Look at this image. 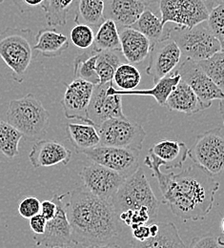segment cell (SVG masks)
Here are the masks:
<instances>
[{"label":"cell","mask_w":224,"mask_h":248,"mask_svg":"<svg viewBox=\"0 0 224 248\" xmlns=\"http://www.w3.org/2000/svg\"><path fill=\"white\" fill-rule=\"evenodd\" d=\"M197 64L200 66L206 76L218 85L222 90L224 88V51L218 52L210 58L198 61Z\"/></svg>","instance_id":"cell-34"},{"label":"cell","mask_w":224,"mask_h":248,"mask_svg":"<svg viewBox=\"0 0 224 248\" xmlns=\"http://www.w3.org/2000/svg\"><path fill=\"white\" fill-rule=\"evenodd\" d=\"M208 30L224 46V5L219 4L212 8L206 19Z\"/></svg>","instance_id":"cell-36"},{"label":"cell","mask_w":224,"mask_h":248,"mask_svg":"<svg viewBox=\"0 0 224 248\" xmlns=\"http://www.w3.org/2000/svg\"><path fill=\"white\" fill-rule=\"evenodd\" d=\"M141 81L139 70L133 64L121 63L116 70L113 81L121 91L135 89Z\"/></svg>","instance_id":"cell-32"},{"label":"cell","mask_w":224,"mask_h":248,"mask_svg":"<svg viewBox=\"0 0 224 248\" xmlns=\"http://www.w3.org/2000/svg\"><path fill=\"white\" fill-rule=\"evenodd\" d=\"M100 145L141 151L146 138L144 128L134 122L126 119H111L96 127Z\"/></svg>","instance_id":"cell-8"},{"label":"cell","mask_w":224,"mask_h":248,"mask_svg":"<svg viewBox=\"0 0 224 248\" xmlns=\"http://www.w3.org/2000/svg\"><path fill=\"white\" fill-rule=\"evenodd\" d=\"M3 1H4V0H0V4H1V3H3Z\"/></svg>","instance_id":"cell-47"},{"label":"cell","mask_w":224,"mask_h":248,"mask_svg":"<svg viewBox=\"0 0 224 248\" xmlns=\"http://www.w3.org/2000/svg\"><path fill=\"white\" fill-rule=\"evenodd\" d=\"M57 203L54 200H47L41 202L40 204V214L45 217L47 220L55 217L57 213Z\"/></svg>","instance_id":"cell-42"},{"label":"cell","mask_w":224,"mask_h":248,"mask_svg":"<svg viewBox=\"0 0 224 248\" xmlns=\"http://www.w3.org/2000/svg\"><path fill=\"white\" fill-rule=\"evenodd\" d=\"M68 194L54 195L52 200L57 203V213L55 217L47 220L45 231L41 235H35L33 240L36 247L60 248L72 247V232L67 217L64 198Z\"/></svg>","instance_id":"cell-14"},{"label":"cell","mask_w":224,"mask_h":248,"mask_svg":"<svg viewBox=\"0 0 224 248\" xmlns=\"http://www.w3.org/2000/svg\"><path fill=\"white\" fill-rule=\"evenodd\" d=\"M93 48L97 52L120 51L119 33L117 24L111 19H104L95 32Z\"/></svg>","instance_id":"cell-29"},{"label":"cell","mask_w":224,"mask_h":248,"mask_svg":"<svg viewBox=\"0 0 224 248\" xmlns=\"http://www.w3.org/2000/svg\"><path fill=\"white\" fill-rule=\"evenodd\" d=\"M139 1H141V2L145 3L149 8H150V7H152V6L158 5V2H159V0H139Z\"/></svg>","instance_id":"cell-45"},{"label":"cell","mask_w":224,"mask_h":248,"mask_svg":"<svg viewBox=\"0 0 224 248\" xmlns=\"http://www.w3.org/2000/svg\"><path fill=\"white\" fill-rule=\"evenodd\" d=\"M178 66L179 67L174 71L179 75L183 82L190 86L204 110L210 108L214 100H220L221 108L223 107L224 90L206 76L197 62L184 59L183 62Z\"/></svg>","instance_id":"cell-10"},{"label":"cell","mask_w":224,"mask_h":248,"mask_svg":"<svg viewBox=\"0 0 224 248\" xmlns=\"http://www.w3.org/2000/svg\"><path fill=\"white\" fill-rule=\"evenodd\" d=\"M104 0H78L75 22L98 27L104 21Z\"/></svg>","instance_id":"cell-28"},{"label":"cell","mask_w":224,"mask_h":248,"mask_svg":"<svg viewBox=\"0 0 224 248\" xmlns=\"http://www.w3.org/2000/svg\"><path fill=\"white\" fill-rule=\"evenodd\" d=\"M73 2L74 0H47L43 11L49 27L64 26Z\"/></svg>","instance_id":"cell-33"},{"label":"cell","mask_w":224,"mask_h":248,"mask_svg":"<svg viewBox=\"0 0 224 248\" xmlns=\"http://www.w3.org/2000/svg\"><path fill=\"white\" fill-rule=\"evenodd\" d=\"M65 204L75 245L87 248L112 243L123 231L111 202L97 198L84 188L74 190Z\"/></svg>","instance_id":"cell-2"},{"label":"cell","mask_w":224,"mask_h":248,"mask_svg":"<svg viewBox=\"0 0 224 248\" xmlns=\"http://www.w3.org/2000/svg\"><path fill=\"white\" fill-rule=\"evenodd\" d=\"M75 248L73 247H60V248Z\"/></svg>","instance_id":"cell-46"},{"label":"cell","mask_w":224,"mask_h":248,"mask_svg":"<svg viewBox=\"0 0 224 248\" xmlns=\"http://www.w3.org/2000/svg\"><path fill=\"white\" fill-rule=\"evenodd\" d=\"M40 201L35 197H26L18 204V213L24 218H31L40 212Z\"/></svg>","instance_id":"cell-37"},{"label":"cell","mask_w":224,"mask_h":248,"mask_svg":"<svg viewBox=\"0 0 224 248\" xmlns=\"http://www.w3.org/2000/svg\"><path fill=\"white\" fill-rule=\"evenodd\" d=\"M131 27L145 35L151 41L152 45L170 37L169 28H165L160 17L149 8L143 11Z\"/></svg>","instance_id":"cell-25"},{"label":"cell","mask_w":224,"mask_h":248,"mask_svg":"<svg viewBox=\"0 0 224 248\" xmlns=\"http://www.w3.org/2000/svg\"><path fill=\"white\" fill-rule=\"evenodd\" d=\"M80 177L85 190L110 202L126 179L119 173L95 162L85 166L80 172Z\"/></svg>","instance_id":"cell-13"},{"label":"cell","mask_w":224,"mask_h":248,"mask_svg":"<svg viewBox=\"0 0 224 248\" xmlns=\"http://www.w3.org/2000/svg\"><path fill=\"white\" fill-rule=\"evenodd\" d=\"M132 229V235L134 240L138 242H143L151 238V232H150V226L149 224H139V225H134L131 227Z\"/></svg>","instance_id":"cell-40"},{"label":"cell","mask_w":224,"mask_h":248,"mask_svg":"<svg viewBox=\"0 0 224 248\" xmlns=\"http://www.w3.org/2000/svg\"><path fill=\"white\" fill-rule=\"evenodd\" d=\"M180 80V77L178 73L173 71L168 76L161 78L158 82L155 83V86L151 89H143V90H131V91H121L117 90L113 87V92L119 95H150L153 96L160 106H164L167 97L171 92L175 89L178 83Z\"/></svg>","instance_id":"cell-26"},{"label":"cell","mask_w":224,"mask_h":248,"mask_svg":"<svg viewBox=\"0 0 224 248\" xmlns=\"http://www.w3.org/2000/svg\"><path fill=\"white\" fill-rule=\"evenodd\" d=\"M120 51H102L97 55L96 72L99 78L98 84L112 82L117 68L122 63Z\"/></svg>","instance_id":"cell-30"},{"label":"cell","mask_w":224,"mask_h":248,"mask_svg":"<svg viewBox=\"0 0 224 248\" xmlns=\"http://www.w3.org/2000/svg\"><path fill=\"white\" fill-rule=\"evenodd\" d=\"M22 138V135L14 126L0 121V153L8 158L18 155V146Z\"/></svg>","instance_id":"cell-31"},{"label":"cell","mask_w":224,"mask_h":248,"mask_svg":"<svg viewBox=\"0 0 224 248\" xmlns=\"http://www.w3.org/2000/svg\"><path fill=\"white\" fill-rule=\"evenodd\" d=\"M30 228L35 235H41L45 231L47 219L43 217L40 213L34 215L33 217L29 218Z\"/></svg>","instance_id":"cell-41"},{"label":"cell","mask_w":224,"mask_h":248,"mask_svg":"<svg viewBox=\"0 0 224 248\" xmlns=\"http://www.w3.org/2000/svg\"><path fill=\"white\" fill-rule=\"evenodd\" d=\"M169 36L180 50L183 59L198 62L224 51V46L208 30L204 22L192 28L169 27Z\"/></svg>","instance_id":"cell-6"},{"label":"cell","mask_w":224,"mask_h":248,"mask_svg":"<svg viewBox=\"0 0 224 248\" xmlns=\"http://www.w3.org/2000/svg\"><path fill=\"white\" fill-rule=\"evenodd\" d=\"M223 238V235L218 237L212 234H207L205 236L193 239L188 248H222L224 245Z\"/></svg>","instance_id":"cell-38"},{"label":"cell","mask_w":224,"mask_h":248,"mask_svg":"<svg viewBox=\"0 0 224 248\" xmlns=\"http://www.w3.org/2000/svg\"><path fill=\"white\" fill-rule=\"evenodd\" d=\"M84 248H123L120 247L119 245H117L115 243H108V244H104V245H99V246H91V247H87Z\"/></svg>","instance_id":"cell-43"},{"label":"cell","mask_w":224,"mask_h":248,"mask_svg":"<svg viewBox=\"0 0 224 248\" xmlns=\"http://www.w3.org/2000/svg\"><path fill=\"white\" fill-rule=\"evenodd\" d=\"M69 40L72 44L81 50L90 48L95 40V31L86 24H76L70 31Z\"/></svg>","instance_id":"cell-35"},{"label":"cell","mask_w":224,"mask_h":248,"mask_svg":"<svg viewBox=\"0 0 224 248\" xmlns=\"http://www.w3.org/2000/svg\"><path fill=\"white\" fill-rule=\"evenodd\" d=\"M111 203L117 215L124 211H138L147 214L153 222L158 217L159 202L141 168L124 180Z\"/></svg>","instance_id":"cell-3"},{"label":"cell","mask_w":224,"mask_h":248,"mask_svg":"<svg viewBox=\"0 0 224 248\" xmlns=\"http://www.w3.org/2000/svg\"><path fill=\"white\" fill-rule=\"evenodd\" d=\"M72 152L64 145L56 140H37L29 154V159L33 168L52 167L57 164H68Z\"/></svg>","instance_id":"cell-18"},{"label":"cell","mask_w":224,"mask_h":248,"mask_svg":"<svg viewBox=\"0 0 224 248\" xmlns=\"http://www.w3.org/2000/svg\"><path fill=\"white\" fill-rule=\"evenodd\" d=\"M7 123L14 126L28 140H40L48 132L49 113L32 93L13 99L7 111Z\"/></svg>","instance_id":"cell-5"},{"label":"cell","mask_w":224,"mask_h":248,"mask_svg":"<svg viewBox=\"0 0 224 248\" xmlns=\"http://www.w3.org/2000/svg\"><path fill=\"white\" fill-rule=\"evenodd\" d=\"M139 153L134 149L104 145H98L82 152L93 162L114 170L125 178L139 168Z\"/></svg>","instance_id":"cell-12"},{"label":"cell","mask_w":224,"mask_h":248,"mask_svg":"<svg viewBox=\"0 0 224 248\" xmlns=\"http://www.w3.org/2000/svg\"><path fill=\"white\" fill-rule=\"evenodd\" d=\"M99 52L93 46L79 53L74 61V77L88 81L94 85L99 83L96 72V62Z\"/></svg>","instance_id":"cell-27"},{"label":"cell","mask_w":224,"mask_h":248,"mask_svg":"<svg viewBox=\"0 0 224 248\" xmlns=\"http://www.w3.org/2000/svg\"><path fill=\"white\" fill-rule=\"evenodd\" d=\"M34 51L49 59L61 56L70 46L69 37L52 28L39 30L34 36Z\"/></svg>","instance_id":"cell-22"},{"label":"cell","mask_w":224,"mask_h":248,"mask_svg":"<svg viewBox=\"0 0 224 248\" xmlns=\"http://www.w3.org/2000/svg\"><path fill=\"white\" fill-rule=\"evenodd\" d=\"M204 3L206 4L207 8L209 9V12L212 8H214L215 6L219 5V4H224V0H203Z\"/></svg>","instance_id":"cell-44"},{"label":"cell","mask_w":224,"mask_h":248,"mask_svg":"<svg viewBox=\"0 0 224 248\" xmlns=\"http://www.w3.org/2000/svg\"><path fill=\"white\" fill-rule=\"evenodd\" d=\"M94 84L80 78H75L66 85L61 105L65 117L68 120H79L85 124H92L88 118V106L94 90Z\"/></svg>","instance_id":"cell-16"},{"label":"cell","mask_w":224,"mask_h":248,"mask_svg":"<svg viewBox=\"0 0 224 248\" xmlns=\"http://www.w3.org/2000/svg\"><path fill=\"white\" fill-rule=\"evenodd\" d=\"M149 56L150 60L146 73L153 78L154 83L171 74L182 58L179 48L170 37L154 43Z\"/></svg>","instance_id":"cell-17"},{"label":"cell","mask_w":224,"mask_h":248,"mask_svg":"<svg viewBox=\"0 0 224 248\" xmlns=\"http://www.w3.org/2000/svg\"><path fill=\"white\" fill-rule=\"evenodd\" d=\"M146 8L149 7L139 0H104L103 16L118 27H131Z\"/></svg>","instance_id":"cell-20"},{"label":"cell","mask_w":224,"mask_h":248,"mask_svg":"<svg viewBox=\"0 0 224 248\" xmlns=\"http://www.w3.org/2000/svg\"><path fill=\"white\" fill-rule=\"evenodd\" d=\"M68 140L77 153L100 145V138L96 126L88 124H68L66 126Z\"/></svg>","instance_id":"cell-24"},{"label":"cell","mask_w":224,"mask_h":248,"mask_svg":"<svg viewBox=\"0 0 224 248\" xmlns=\"http://www.w3.org/2000/svg\"><path fill=\"white\" fill-rule=\"evenodd\" d=\"M188 147L178 140H161L150 148L144 159V164L153 171V176L166 169L181 168L188 156Z\"/></svg>","instance_id":"cell-15"},{"label":"cell","mask_w":224,"mask_h":248,"mask_svg":"<svg viewBox=\"0 0 224 248\" xmlns=\"http://www.w3.org/2000/svg\"><path fill=\"white\" fill-rule=\"evenodd\" d=\"M164 107L171 111L179 112L188 116L204 110L202 104L190 86L181 79L167 97Z\"/></svg>","instance_id":"cell-21"},{"label":"cell","mask_w":224,"mask_h":248,"mask_svg":"<svg viewBox=\"0 0 224 248\" xmlns=\"http://www.w3.org/2000/svg\"><path fill=\"white\" fill-rule=\"evenodd\" d=\"M113 87V82L94 86L87 113L96 127L111 119H126L122 110V95L114 93Z\"/></svg>","instance_id":"cell-11"},{"label":"cell","mask_w":224,"mask_h":248,"mask_svg":"<svg viewBox=\"0 0 224 248\" xmlns=\"http://www.w3.org/2000/svg\"><path fill=\"white\" fill-rule=\"evenodd\" d=\"M161 22L174 23L180 28H192L205 22L209 9L203 0H159Z\"/></svg>","instance_id":"cell-9"},{"label":"cell","mask_w":224,"mask_h":248,"mask_svg":"<svg viewBox=\"0 0 224 248\" xmlns=\"http://www.w3.org/2000/svg\"><path fill=\"white\" fill-rule=\"evenodd\" d=\"M14 2L21 13H26L36 8L44 10L47 0H14Z\"/></svg>","instance_id":"cell-39"},{"label":"cell","mask_w":224,"mask_h":248,"mask_svg":"<svg viewBox=\"0 0 224 248\" xmlns=\"http://www.w3.org/2000/svg\"><path fill=\"white\" fill-rule=\"evenodd\" d=\"M132 248H188L173 222L160 225L159 233L146 241H132Z\"/></svg>","instance_id":"cell-23"},{"label":"cell","mask_w":224,"mask_h":248,"mask_svg":"<svg viewBox=\"0 0 224 248\" xmlns=\"http://www.w3.org/2000/svg\"><path fill=\"white\" fill-rule=\"evenodd\" d=\"M188 156L194 163L201 166L211 175L223 172L224 165V130L221 125L198 135Z\"/></svg>","instance_id":"cell-7"},{"label":"cell","mask_w":224,"mask_h":248,"mask_svg":"<svg viewBox=\"0 0 224 248\" xmlns=\"http://www.w3.org/2000/svg\"><path fill=\"white\" fill-rule=\"evenodd\" d=\"M120 41V52L130 64L144 62L151 51V41L141 32L132 27H118Z\"/></svg>","instance_id":"cell-19"},{"label":"cell","mask_w":224,"mask_h":248,"mask_svg":"<svg viewBox=\"0 0 224 248\" xmlns=\"http://www.w3.org/2000/svg\"><path fill=\"white\" fill-rule=\"evenodd\" d=\"M154 177L162 202L182 221L202 219L211 212L220 183L201 166L193 163L179 174L160 171Z\"/></svg>","instance_id":"cell-1"},{"label":"cell","mask_w":224,"mask_h":248,"mask_svg":"<svg viewBox=\"0 0 224 248\" xmlns=\"http://www.w3.org/2000/svg\"><path fill=\"white\" fill-rule=\"evenodd\" d=\"M34 35L32 30L9 27L0 33V59L11 69L15 81L23 82L35 59Z\"/></svg>","instance_id":"cell-4"}]
</instances>
